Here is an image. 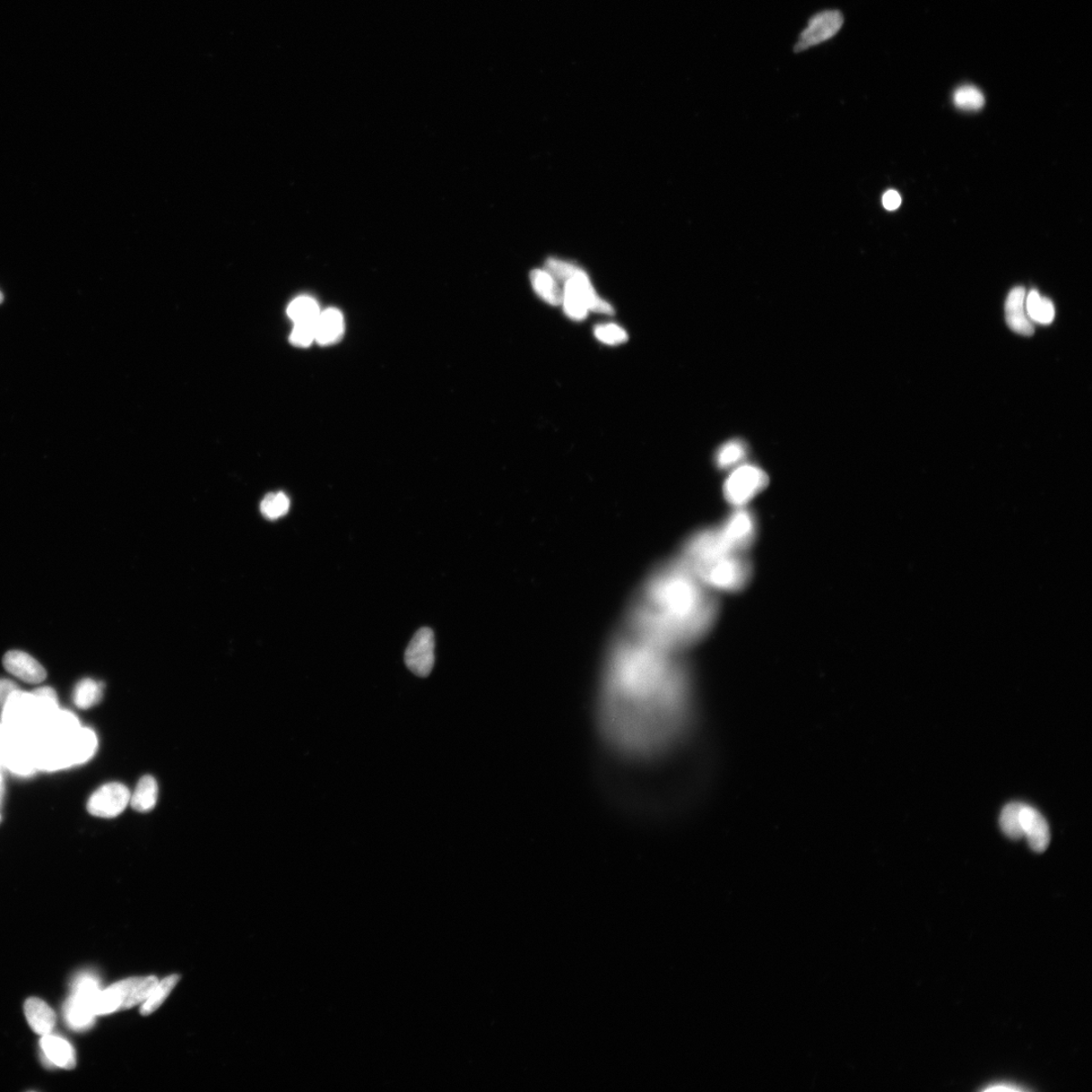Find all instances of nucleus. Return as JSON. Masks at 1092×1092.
I'll use <instances>...</instances> for the list:
<instances>
[{
  "label": "nucleus",
  "instance_id": "7ed1b4c3",
  "mask_svg": "<svg viewBox=\"0 0 1092 1092\" xmlns=\"http://www.w3.org/2000/svg\"><path fill=\"white\" fill-rule=\"evenodd\" d=\"M686 565L712 592L742 591L749 584L752 575L751 560L745 553L740 552H726L713 559Z\"/></svg>",
  "mask_w": 1092,
  "mask_h": 1092
},
{
  "label": "nucleus",
  "instance_id": "b1692460",
  "mask_svg": "<svg viewBox=\"0 0 1092 1092\" xmlns=\"http://www.w3.org/2000/svg\"><path fill=\"white\" fill-rule=\"evenodd\" d=\"M103 686L92 679H84L77 684L73 700L78 708L90 709L97 705L102 698Z\"/></svg>",
  "mask_w": 1092,
  "mask_h": 1092
},
{
  "label": "nucleus",
  "instance_id": "423d86ee",
  "mask_svg": "<svg viewBox=\"0 0 1092 1092\" xmlns=\"http://www.w3.org/2000/svg\"><path fill=\"white\" fill-rule=\"evenodd\" d=\"M718 531L730 550L745 553L757 539L758 520L749 509L735 508L722 525L718 526Z\"/></svg>",
  "mask_w": 1092,
  "mask_h": 1092
},
{
  "label": "nucleus",
  "instance_id": "f704fd0d",
  "mask_svg": "<svg viewBox=\"0 0 1092 1092\" xmlns=\"http://www.w3.org/2000/svg\"><path fill=\"white\" fill-rule=\"evenodd\" d=\"M882 203L887 211H896L901 205V196L896 190L891 189L884 194Z\"/></svg>",
  "mask_w": 1092,
  "mask_h": 1092
},
{
  "label": "nucleus",
  "instance_id": "5701e85b",
  "mask_svg": "<svg viewBox=\"0 0 1092 1092\" xmlns=\"http://www.w3.org/2000/svg\"><path fill=\"white\" fill-rule=\"evenodd\" d=\"M747 455V446H745L742 441H728L718 449L715 455V464L718 469L730 470L732 467L740 465Z\"/></svg>",
  "mask_w": 1092,
  "mask_h": 1092
},
{
  "label": "nucleus",
  "instance_id": "4468645a",
  "mask_svg": "<svg viewBox=\"0 0 1092 1092\" xmlns=\"http://www.w3.org/2000/svg\"><path fill=\"white\" fill-rule=\"evenodd\" d=\"M1026 290L1021 287L1012 289L1005 302V318L1013 332L1022 336H1031L1035 329L1029 318L1026 308Z\"/></svg>",
  "mask_w": 1092,
  "mask_h": 1092
},
{
  "label": "nucleus",
  "instance_id": "dca6fc26",
  "mask_svg": "<svg viewBox=\"0 0 1092 1092\" xmlns=\"http://www.w3.org/2000/svg\"><path fill=\"white\" fill-rule=\"evenodd\" d=\"M40 1043L43 1054L50 1064L63 1069L75 1068L74 1049L67 1039L48 1034L42 1036Z\"/></svg>",
  "mask_w": 1092,
  "mask_h": 1092
},
{
  "label": "nucleus",
  "instance_id": "bb28decb",
  "mask_svg": "<svg viewBox=\"0 0 1092 1092\" xmlns=\"http://www.w3.org/2000/svg\"><path fill=\"white\" fill-rule=\"evenodd\" d=\"M39 721V728L46 723L59 710L56 692L50 687H43L33 692Z\"/></svg>",
  "mask_w": 1092,
  "mask_h": 1092
},
{
  "label": "nucleus",
  "instance_id": "39448f33",
  "mask_svg": "<svg viewBox=\"0 0 1092 1092\" xmlns=\"http://www.w3.org/2000/svg\"><path fill=\"white\" fill-rule=\"evenodd\" d=\"M97 979L83 975L77 979L73 992L65 1003L64 1016L69 1027L82 1030L89 1029L95 1016L94 1001L100 992Z\"/></svg>",
  "mask_w": 1092,
  "mask_h": 1092
},
{
  "label": "nucleus",
  "instance_id": "f257e3e1",
  "mask_svg": "<svg viewBox=\"0 0 1092 1092\" xmlns=\"http://www.w3.org/2000/svg\"><path fill=\"white\" fill-rule=\"evenodd\" d=\"M595 723L607 766L646 774L682 743L691 681L680 654L624 634L606 658Z\"/></svg>",
  "mask_w": 1092,
  "mask_h": 1092
},
{
  "label": "nucleus",
  "instance_id": "2f4dec72",
  "mask_svg": "<svg viewBox=\"0 0 1092 1092\" xmlns=\"http://www.w3.org/2000/svg\"><path fill=\"white\" fill-rule=\"evenodd\" d=\"M562 305L569 318L575 321H583L587 318L589 311L585 303L573 292L563 290Z\"/></svg>",
  "mask_w": 1092,
  "mask_h": 1092
},
{
  "label": "nucleus",
  "instance_id": "a211bd4d",
  "mask_svg": "<svg viewBox=\"0 0 1092 1092\" xmlns=\"http://www.w3.org/2000/svg\"><path fill=\"white\" fill-rule=\"evenodd\" d=\"M24 1015L31 1029L40 1036L51 1034L55 1028V1012L44 1001L29 999L24 1003Z\"/></svg>",
  "mask_w": 1092,
  "mask_h": 1092
},
{
  "label": "nucleus",
  "instance_id": "aec40b11",
  "mask_svg": "<svg viewBox=\"0 0 1092 1092\" xmlns=\"http://www.w3.org/2000/svg\"><path fill=\"white\" fill-rule=\"evenodd\" d=\"M531 281L535 292L541 299L551 306L561 305L563 292L549 272L535 270L531 273Z\"/></svg>",
  "mask_w": 1092,
  "mask_h": 1092
},
{
  "label": "nucleus",
  "instance_id": "f8f14e48",
  "mask_svg": "<svg viewBox=\"0 0 1092 1092\" xmlns=\"http://www.w3.org/2000/svg\"><path fill=\"white\" fill-rule=\"evenodd\" d=\"M1022 837L1028 840L1033 851L1042 853L1050 844L1051 835L1048 822L1041 813L1031 806L1022 803L1020 809Z\"/></svg>",
  "mask_w": 1092,
  "mask_h": 1092
},
{
  "label": "nucleus",
  "instance_id": "c9c22d12",
  "mask_svg": "<svg viewBox=\"0 0 1092 1092\" xmlns=\"http://www.w3.org/2000/svg\"><path fill=\"white\" fill-rule=\"evenodd\" d=\"M17 688L16 684L10 680H0V708H3L6 701Z\"/></svg>",
  "mask_w": 1092,
  "mask_h": 1092
},
{
  "label": "nucleus",
  "instance_id": "58836bf2",
  "mask_svg": "<svg viewBox=\"0 0 1092 1092\" xmlns=\"http://www.w3.org/2000/svg\"><path fill=\"white\" fill-rule=\"evenodd\" d=\"M3 302H4V294L2 292H0V303H2Z\"/></svg>",
  "mask_w": 1092,
  "mask_h": 1092
},
{
  "label": "nucleus",
  "instance_id": "20e7f679",
  "mask_svg": "<svg viewBox=\"0 0 1092 1092\" xmlns=\"http://www.w3.org/2000/svg\"><path fill=\"white\" fill-rule=\"evenodd\" d=\"M768 484L769 476L761 467L742 465L728 475L723 484V496L734 508L745 507L767 488Z\"/></svg>",
  "mask_w": 1092,
  "mask_h": 1092
},
{
  "label": "nucleus",
  "instance_id": "f3484780",
  "mask_svg": "<svg viewBox=\"0 0 1092 1092\" xmlns=\"http://www.w3.org/2000/svg\"><path fill=\"white\" fill-rule=\"evenodd\" d=\"M98 736L91 728L81 727L71 739L65 741L72 765H81L90 761L98 750Z\"/></svg>",
  "mask_w": 1092,
  "mask_h": 1092
},
{
  "label": "nucleus",
  "instance_id": "6ab92c4d",
  "mask_svg": "<svg viewBox=\"0 0 1092 1092\" xmlns=\"http://www.w3.org/2000/svg\"><path fill=\"white\" fill-rule=\"evenodd\" d=\"M316 341L321 345H331L340 340L344 333V319L341 311L327 309L321 311L315 322Z\"/></svg>",
  "mask_w": 1092,
  "mask_h": 1092
},
{
  "label": "nucleus",
  "instance_id": "e433bc0d",
  "mask_svg": "<svg viewBox=\"0 0 1092 1092\" xmlns=\"http://www.w3.org/2000/svg\"><path fill=\"white\" fill-rule=\"evenodd\" d=\"M983 1090L984 1091H1019V1090L1020 1091V1090H1024V1089H1021L1020 1087H1018L1016 1085H1012V1083L1001 1082V1083H992V1085H990V1087H986Z\"/></svg>",
  "mask_w": 1092,
  "mask_h": 1092
},
{
  "label": "nucleus",
  "instance_id": "412c9836",
  "mask_svg": "<svg viewBox=\"0 0 1092 1092\" xmlns=\"http://www.w3.org/2000/svg\"><path fill=\"white\" fill-rule=\"evenodd\" d=\"M158 799V785L151 776H144L139 781L135 791L131 794L132 808L140 812L151 810Z\"/></svg>",
  "mask_w": 1092,
  "mask_h": 1092
},
{
  "label": "nucleus",
  "instance_id": "f03ea898",
  "mask_svg": "<svg viewBox=\"0 0 1092 1092\" xmlns=\"http://www.w3.org/2000/svg\"><path fill=\"white\" fill-rule=\"evenodd\" d=\"M719 603L679 557L658 567L628 615V635L680 654L713 629Z\"/></svg>",
  "mask_w": 1092,
  "mask_h": 1092
},
{
  "label": "nucleus",
  "instance_id": "a878e982",
  "mask_svg": "<svg viewBox=\"0 0 1092 1092\" xmlns=\"http://www.w3.org/2000/svg\"><path fill=\"white\" fill-rule=\"evenodd\" d=\"M320 313L318 302L310 297L293 300L288 308V315L294 324L315 323Z\"/></svg>",
  "mask_w": 1092,
  "mask_h": 1092
},
{
  "label": "nucleus",
  "instance_id": "9b49d317",
  "mask_svg": "<svg viewBox=\"0 0 1092 1092\" xmlns=\"http://www.w3.org/2000/svg\"><path fill=\"white\" fill-rule=\"evenodd\" d=\"M158 983L159 981L155 976L135 977L125 979L110 987L116 996L120 1011H125L148 1000Z\"/></svg>",
  "mask_w": 1092,
  "mask_h": 1092
},
{
  "label": "nucleus",
  "instance_id": "473e14b6",
  "mask_svg": "<svg viewBox=\"0 0 1092 1092\" xmlns=\"http://www.w3.org/2000/svg\"><path fill=\"white\" fill-rule=\"evenodd\" d=\"M316 341L315 323L294 324L291 334V342L299 348H308Z\"/></svg>",
  "mask_w": 1092,
  "mask_h": 1092
},
{
  "label": "nucleus",
  "instance_id": "1a4fd4ad",
  "mask_svg": "<svg viewBox=\"0 0 1092 1092\" xmlns=\"http://www.w3.org/2000/svg\"><path fill=\"white\" fill-rule=\"evenodd\" d=\"M436 637L430 628L424 627L414 636L405 653V663L418 677H428L436 663Z\"/></svg>",
  "mask_w": 1092,
  "mask_h": 1092
},
{
  "label": "nucleus",
  "instance_id": "c85d7f7f",
  "mask_svg": "<svg viewBox=\"0 0 1092 1092\" xmlns=\"http://www.w3.org/2000/svg\"><path fill=\"white\" fill-rule=\"evenodd\" d=\"M291 501L283 493H268L260 504L262 514L268 520L280 519L288 514Z\"/></svg>",
  "mask_w": 1092,
  "mask_h": 1092
},
{
  "label": "nucleus",
  "instance_id": "9d476101",
  "mask_svg": "<svg viewBox=\"0 0 1092 1092\" xmlns=\"http://www.w3.org/2000/svg\"><path fill=\"white\" fill-rule=\"evenodd\" d=\"M131 800L129 789L120 783H109L95 791L88 802V810L93 817L112 819L123 812Z\"/></svg>",
  "mask_w": 1092,
  "mask_h": 1092
},
{
  "label": "nucleus",
  "instance_id": "393cba45",
  "mask_svg": "<svg viewBox=\"0 0 1092 1092\" xmlns=\"http://www.w3.org/2000/svg\"><path fill=\"white\" fill-rule=\"evenodd\" d=\"M179 981L180 976L177 974L170 975L166 979H163V981L155 987V990L149 996L148 1000L143 1003L141 1008V1015L144 1017L150 1016L153 1012L158 1011L164 1001H166V1000L168 998V995L173 991V988L177 986Z\"/></svg>",
  "mask_w": 1092,
  "mask_h": 1092
},
{
  "label": "nucleus",
  "instance_id": "4be33fe9",
  "mask_svg": "<svg viewBox=\"0 0 1092 1092\" xmlns=\"http://www.w3.org/2000/svg\"><path fill=\"white\" fill-rule=\"evenodd\" d=\"M1026 311L1030 319L1039 324H1051L1055 318V307L1051 300L1041 297L1038 291L1030 292L1025 302Z\"/></svg>",
  "mask_w": 1092,
  "mask_h": 1092
},
{
  "label": "nucleus",
  "instance_id": "cd10ccee",
  "mask_svg": "<svg viewBox=\"0 0 1092 1092\" xmlns=\"http://www.w3.org/2000/svg\"><path fill=\"white\" fill-rule=\"evenodd\" d=\"M1021 804L1013 802L1005 805L1001 814L1000 825L1003 834L1012 839L1024 838L1020 828Z\"/></svg>",
  "mask_w": 1092,
  "mask_h": 1092
},
{
  "label": "nucleus",
  "instance_id": "ddd939ff",
  "mask_svg": "<svg viewBox=\"0 0 1092 1092\" xmlns=\"http://www.w3.org/2000/svg\"><path fill=\"white\" fill-rule=\"evenodd\" d=\"M565 290L573 292L585 303L588 311H595V313L613 315L614 309L609 302L602 300L596 293L592 287L590 279L587 273L575 266L573 272L565 282Z\"/></svg>",
  "mask_w": 1092,
  "mask_h": 1092
},
{
  "label": "nucleus",
  "instance_id": "6e6552de",
  "mask_svg": "<svg viewBox=\"0 0 1092 1092\" xmlns=\"http://www.w3.org/2000/svg\"><path fill=\"white\" fill-rule=\"evenodd\" d=\"M843 24L844 15L838 10L822 11L812 15L796 43L795 51L803 52L833 39Z\"/></svg>",
  "mask_w": 1092,
  "mask_h": 1092
},
{
  "label": "nucleus",
  "instance_id": "7c9ffc66",
  "mask_svg": "<svg viewBox=\"0 0 1092 1092\" xmlns=\"http://www.w3.org/2000/svg\"><path fill=\"white\" fill-rule=\"evenodd\" d=\"M594 334L598 340L608 345H619L628 340L627 333L617 324L598 325L594 329Z\"/></svg>",
  "mask_w": 1092,
  "mask_h": 1092
},
{
  "label": "nucleus",
  "instance_id": "72a5a7b5",
  "mask_svg": "<svg viewBox=\"0 0 1092 1092\" xmlns=\"http://www.w3.org/2000/svg\"><path fill=\"white\" fill-rule=\"evenodd\" d=\"M13 738L14 732L10 728L5 725L0 726V764H3L5 752L10 747Z\"/></svg>",
  "mask_w": 1092,
  "mask_h": 1092
},
{
  "label": "nucleus",
  "instance_id": "4c0bfd02",
  "mask_svg": "<svg viewBox=\"0 0 1092 1092\" xmlns=\"http://www.w3.org/2000/svg\"><path fill=\"white\" fill-rule=\"evenodd\" d=\"M3 794H4V780H3L2 773H0V801H2Z\"/></svg>",
  "mask_w": 1092,
  "mask_h": 1092
},
{
  "label": "nucleus",
  "instance_id": "2eb2a0df",
  "mask_svg": "<svg viewBox=\"0 0 1092 1092\" xmlns=\"http://www.w3.org/2000/svg\"><path fill=\"white\" fill-rule=\"evenodd\" d=\"M4 666L7 672L14 677L30 684L44 681L47 672L43 666L30 655L20 651H12L4 656Z\"/></svg>",
  "mask_w": 1092,
  "mask_h": 1092
},
{
  "label": "nucleus",
  "instance_id": "0eeeda50",
  "mask_svg": "<svg viewBox=\"0 0 1092 1092\" xmlns=\"http://www.w3.org/2000/svg\"><path fill=\"white\" fill-rule=\"evenodd\" d=\"M3 723L5 726L19 734L38 731L36 701L33 693L14 691L3 707Z\"/></svg>",
  "mask_w": 1092,
  "mask_h": 1092
},
{
  "label": "nucleus",
  "instance_id": "c756f323",
  "mask_svg": "<svg viewBox=\"0 0 1092 1092\" xmlns=\"http://www.w3.org/2000/svg\"><path fill=\"white\" fill-rule=\"evenodd\" d=\"M955 106L964 110H979L983 108V93L972 85L961 86L954 93Z\"/></svg>",
  "mask_w": 1092,
  "mask_h": 1092
}]
</instances>
